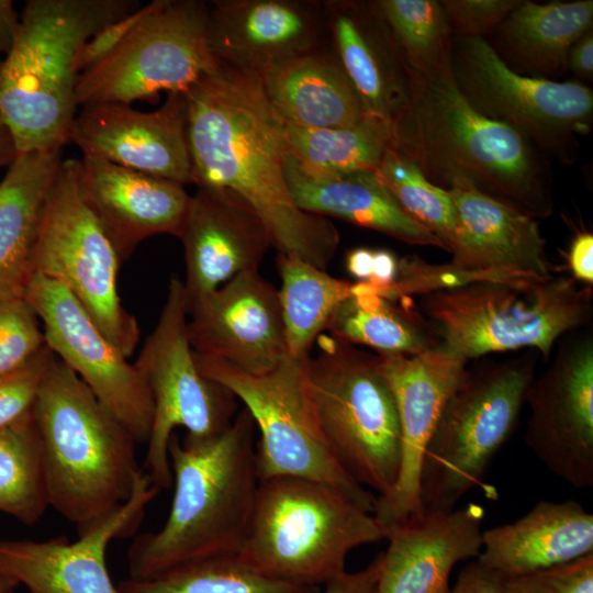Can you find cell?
Returning a JSON list of instances; mask_svg holds the SVG:
<instances>
[{
	"label": "cell",
	"instance_id": "obj_51",
	"mask_svg": "<svg viewBox=\"0 0 593 593\" xmlns=\"http://www.w3.org/2000/svg\"><path fill=\"white\" fill-rule=\"evenodd\" d=\"M16 155L18 152L13 137L0 119V167L10 165Z\"/></svg>",
	"mask_w": 593,
	"mask_h": 593
},
{
	"label": "cell",
	"instance_id": "obj_36",
	"mask_svg": "<svg viewBox=\"0 0 593 593\" xmlns=\"http://www.w3.org/2000/svg\"><path fill=\"white\" fill-rule=\"evenodd\" d=\"M48 508L32 410L0 430V512L35 524Z\"/></svg>",
	"mask_w": 593,
	"mask_h": 593
},
{
	"label": "cell",
	"instance_id": "obj_12",
	"mask_svg": "<svg viewBox=\"0 0 593 593\" xmlns=\"http://www.w3.org/2000/svg\"><path fill=\"white\" fill-rule=\"evenodd\" d=\"M209 2L154 0L149 12L105 58L80 74L77 107L131 104L161 91L184 92L217 68L208 40Z\"/></svg>",
	"mask_w": 593,
	"mask_h": 593
},
{
	"label": "cell",
	"instance_id": "obj_6",
	"mask_svg": "<svg viewBox=\"0 0 593 593\" xmlns=\"http://www.w3.org/2000/svg\"><path fill=\"white\" fill-rule=\"evenodd\" d=\"M385 539L373 514L329 484L294 477L259 481L238 557L253 570L317 588L344 573L348 553Z\"/></svg>",
	"mask_w": 593,
	"mask_h": 593
},
{
	"label": "cell",
	"instance_id": "obj_45",
	"mask_svg": "<svg viewBox=\"0 0 593 593\" xmlns=\"http://www.w3.org/2000/svg\"><path fill=\"white\" fill-rule=\"evenodd\" d=\"M379 569L380 555L363 569L345 571L326 583L323 593H374Z\"/></svg>",
	"mask_w": 593,
	"mask_h": 593
},
{
	"label": "cell",
	"instance_id": "obj_18",
	"mask_svg": "<svg viewBox=\"0 0 593 593\" xmlns=\"http://www.w3.org/2000/svg\"><path fill=\"white\" fill-rule=\"evenodd\" d=\"M193 351L249 374H265L288 355L279 290L258 270L235 276L187 309Z\"/></svg>",
	"mask_w": 593,
	"mask_h": 593
},
{
	"label": "cell",
	"instance_id": "obj_38",
	"mask_svg": "<svg viewBox=\"0 0 593 593\" xmlns=\"http://www.w3.org/2000/svg\"><path fill=\"white\" fill-rule=\"evenodd\" d=\"M374 172L402 209L437 236L450 253L457 215L449 192L430 182L411 158L391 145Z\"/></svg>",
	"mask_w": 593,
	"mask_h": 593
},
{
	"label": "cell",
	"instance_id": "obj_13",
	"mask_svg": "<svg viewBox=\"0 0 593 593\" xmlns=\"http://www.w3.org/2000/svg\"><path fill=\"white\" fill-rule=\"evenodd\" d=\"M187 323L183 282L172 277L157 324L135 362L154 403L145 467L158 489L172 484L168 446L176 427L186 428L193 438H211L223 433L236 416L235 395L201 373Z\"/></svg>",
	"mask_w": 593,
	"mask_h": 593
},
{
	"label": "cell",
	"instance_id": "obj_16",
	"mask_svg": "<svg viewBox=\"0 0 593 593\" xmlns=\"http://www.w3.org/2000/svg\"><path fill=\"white\" fill-rule=\"evenodd\" d=\"M550 363L530 382L525 443L555 475L577 489L593 485V333L564 335Z\"/></svg>",
	"mask_w": 593,
	"mask_h": 593
},
{
	"label": "cell",
	"instance_id": "obj_33",
	"mask_svg": "<svg viewBox=\"0 0 593 593\" xmlns=\"http://www.w3.org/2000/svg\"><path fill=\"white\" fill-rule=\"evenodd\" d=\"M277 264L288 355L305 359L339 304L350 295L354 283L296 256L278 253Z\"/></svg>",
	"mask_w": 593,
	"mask_h": 593
},
{
	"label": "cell",
	"instance_id": "obj_44",
	"mask_svg": "<svg viewBox=\"0 0 593 593\" xmlns=\"http://www.w3.org/2000/svg\"><path fill=\"white\" fill-rule=\"evenodd\" d=\"M450 593H506L504 579L478 560L463 568Z\"/></svg>",
	"mask_w": 593,
	"mask_h": 593
},
{
	"label": "cell",
	"instance_id": "obj_48",
	"mask_svg": "<svg viewBox=\"0 0 593 593\" xmlns=\"http://www.w3.org/2000/svg\"><path fill=\"white\" fill-rule=\"evenodd\" d=\"M399 273V260L388 249H373L371 277L368 283L374 290L391 287Z\"/></svg>",
	"mask_w": 593,
	"mask_h": 593
},
{
	"label": "cell",
	"instance_id": "obj_43",
	"mask_svg": "<svg viewBox=\"0 0 593 593\" xmlns=\"http://www.w3.org/2000/svg\"><path fill=\"white\" fill-rule=\"evenodd\" d=\"M150 8L152 2L97 31L79 52L77 61L79 74L88 70L114 51L149 12Z\"/></svg>",
	"mask_w": 593,
	"mask_h": 593
},
{
	"label": "cell",
	"instance_id": "obj_21",
	"mask_svg": "<svg viewBox=\"0 0 593 593\" xmlns=\"http://www.w3.org/2000/svg\"><path fill=\"white\" fill-rule=\"evenodd\" d=\"M184 251L186 309L235 276L258 270L273 247L265 222L238 193L197 188L178 235Z\"/></svg>",
	"mask_w": 593,
	"mask_h": 593
},
{
	"label": "cell",
	"instance_id": "obj_8",
	"mask_svg": "<svg viewBox=\"0 0 593 593\" xmlns=\"http://www.w3.org/2000/svg\"><path fill=\"white\" fill-rule=\"evenodd\" d=\"M534 351L465 370L424 452L418 484L424 516L452 511L481 484L513 432L536 376Z\"/></svg>",
	"mask_w": 593,
	"mask_h": 593
},
{
	"label": "cell",
	"instance_id": "obj_20",
	"mask_svg": "<svg viewBox=\"0 0 593 593\" xmlns=\"http://www.w3.org/2000/svg\"><path fill=\"white\" fill-rule=\"evenodd\" d=\"M83 156H94L181 184L192 183L183 92H170L157 110L124 103L82 107L70 132Z\"/></svg>",
	"mask_w": 593,
	"mask_h": 593
},
{
	"label": "cell",
	"instance_id": "obj_32",
	"mask_svg": "<svg viewBox=\"0 0 593 593\" xmlns=\"http://www.w3.org/2000/svg\"><path fill=\"white\" fill-rule=\"evenodd\" d=\"M331 334L377 354L416 355L440 345V338L417 306L407 299L391 300L365 282L353 284L350 295L335 311Z\"/></svg>",
	"mask_w": 593,
	"mask_h": 593
},
{
	"label": "cell",
	"instance_id": "obj_39",
	"mask_svg": "<svg viewBox=\"0 0 593 593\" xmlns=\"http://www.w3.org/2000/svg\"><path fill=\"white\" fill-rule=\"evenodd\" d=\"M45 345L38 317L25 299L0 301V374L22 367Z\"/></svg>",
	"mask_w": 593,
	"mask_h": 593
},
{
	"label": "cell",
	"instance_id": "obj_49",
	"mask_svg": "<svg viewBox=\"0 0 593 593\" xmlns=\"http://www.w3.org/2000/svg\"><path fill=\"white\" fill-rule=\"evenodd\" d=\"M20 27V18L11 0H0V54L10 52Z\"/></svg>",
	"mask_w": 593,
	"mask_h": 593
},
{
	"label": "cell",
	"instance_id": "obj_40",
	"mask_svg": "<svg viewBox=\"0 0 593 593\" xmlns=\"http://www.w3.org/2000/svg\"><path fill=\"white\" fill-rule=\"evenodd\" d=\"M53 357V351L45 345L22 367L0 374V430L16 423L32 410Z\"/></svg>",
	"mask_w": 593,
	"mask_h": 593
},
{
	"label": "cell",
	"instance_id": "obj_3",
	"mask_svg": "<svg viewBox=\"0 0 593 593\" xmlns=\"http://www.w3.org/2000/svg\"><path fill=\"white\" fill-rule=\"evenodd\" d=\"M255 428L244 407L217 436L180 439L172 434L168 456L175 490L169 514L159 530L132 541L128 578L147 579L187 562L240 552L260 481Z\"/></svg>",
	"mask_w": 593,
	"mask_h": 593
},
{
	"label": "cell",
	"instance_id": "obj_50",
	"mask_svg": "<svg viewBox=\"0 0 593 593\" xmlns=\"http://www.w3.org/2000/svg\"><path fill=\"white\" fill-rule=\"evenodd\" d=\"M373 249L358 247L346 256V268L358 282H368L371 277Z\"/></svg>",
	"mask_w": 593,
	"mask_h": 593
},
{
	"label": "cell",
	"instance_id": "obj_22",
	"mask_svg": "<svg viewBox=\"0 0 593 593\" xmlns=\"http://www.w3.org/2000/svg\"><path fill=\"white\" fill-rule=\"evenodd\" d=\"M208 40L223 65L260 75L328 44L321 1L209 2Z\"/></svg>",
	"mask_w": 593,
	"mask_h": 593
},
{
	"label": "cell",
	"instance_id": "obj_29",
	"mask_svg": "<svg viewBox=\"0 0 593 593\" xmlns=\"http://www.w3.org/2000/svg\"><path fill=\"white\" fill-rule=\"evenodd\" d=\"M258 77L268 102L286 123L337 128L367 116L329 44L277 64Z\"/></svg>",
	"mask_w": 593,
	"mask_h": 593
},
{
	"label": "cell",
	"instance_id": "obj_47",
	"mask_svg": "<svg viewBox=\"0 0 593 593\" xmlns=\"http://www.w3.org/2000/svg\"><path fill=\"white\" fill-rule=\"evenodd\" d=\"M567 69L582 80H591L593 77V31L589 30L579 37L571 46Z\"/></svg>",
	"mask_w": 593,
	"mask_h": 593
},
{
	"label": "cell",
	"instance_id": "obj_28",
	"mask_svg": "<svg viewBox=\"0 0 593 593\" xmlns=\"http://www.w3.org/2000/svg\"><path fill=\"white\" fill-rule=\"evenodd\" d=\"M284 176L295 204L304 212L334 216L370 228L409 245H445L413 220L380 182L374 171L311 176L286 153Z\"/></svg>",
	"mask_w": 593,
	"mask_h": 593
},
{
	"label": "cell",
	"instance_id": "obj_52",
	"mask_svg": "<svg viewBox=\"0 0 593 593\" xmlns=\"http://www.w3.org/2000/svg\"><path fill=\"white\" fill-rule=\"evenodd\" d=\"M18 586L13 578L0 570V593H14Z\"/></svg>",
	"mask_w": 593,
	"mask_h": 593
},
{
	"label": "cell",
	"instance_id": "obj_27",
	"mask_svg": "<svg viewBox=\"0 0 593 593\" xmlns=\"http://www.w3.org/2000/svg\"><path fill=\"white\" fill-rule=\"evenodd\" d=\"M593 553V515L580 503L540 501L513 523L482 532L477 560L502 579Z\"/></svg>",
	"mask_w": 593,
	"mask_h": 593
},
{
	"label": "cell",
	"instance_id": "obj_37",
	"mask_svg": "<svg viewBox=\"0 0 593 593\" xmlns=\"http://www.w3.org/2000/svg\"><path fill=\"white\" fill-rule=\"evenodd\" d=\"M372 2L410 69L430 74L449 59L452 33L440 1Z\"/></svg>",
	"mask_w": 593,
	"mask_h": 593
},
{
	"label": "cell",
	"instance_id": "obj_2",
	"mask_svg": "<svg viewBox=\"0 0 593 593\" xmlns=\"http://www.w3.org/2000/svg\"><path fill=\"white\" fill-rule=\"evenodd\" d=\"M390 133L391 146L445 190L467 181L536 220L553 212L545 154L469 102L456 83L450 57L430 74L410 69L409 98L391 121Z\"/></svg>",
	"mask_w": 593,
	"mask_h": 593
},
{
	"label": "cell",
	"instance_id": "obj_7",
	"mask_svg": "<svg viewBox=\"0 0 593 593\" xmlns=\"http://www.w3.org/2000/svg\"><path fill=\"white\" fill-rule=\"evenodd\" d=\"M440 345L469 361L529 348L548 361L558 342L589 325L592 287L572 277L486 280L418 296Z\"/></svg>",
	"mask_w": 593,
	"mask_h": 593
},
{
	"label": "cell",
	"instance_id": "obj_35",
	"mask_svg": "<svg viewBox=\"0 0 593 593\" xmlns=\"http://www.w3.org/2000/svg\"><path fill=\"white\" fill-rule=\"evenodd\" d=\"M121 593H318L258 573L238 555L220 556L177 566L152 578H127Z\"/></svg>",
	"mask_w": 593,
	"mask_h": 593
},
{
	"label": "cell",
	"instance_id": "obj_31",
	"mask_svg": "<svg viewBox=\"0 0 593 593\" xmlns=\"http://www.w3.org/2000/svg\"><path fill=\"white\" fill-rule=\"evenodd\" d=\"M593 1H521L497 31L495 49L515 71L550 79L567 70L574 42L592 30Z\"/></svg>",
	"mask_w": 593,
	"mask_h": 593
},
{
	"label": "cell",
	"instance_id": "obj_53",
	"mask_svg": "<svg viewBox=\"0 0 593 593\" xmlns=\"http://www.w3.org/2000/svg\"><path fill=\"white\" fill-rule=\"evenodd\" d=\"M1 63H2V60L0 59V69H1Z\"/></svg>",
	"mask_w": 593,
	"mask_h": 593
},
{
	"label": "cell",
	"instance_id": "obj_46",
	"mask_svg": "<svg viewBox=\"0 0 593 593\" xmlns=\"http://www.w3.org/2000/svg\"><path fill=\"white\" fill-rule=\"evenodd\" d=\"M568 264L572 278L578 282L593 284V235L589 232L578 233L568 250Z\"/></svg>",
	"mask_w": 593,
	"mask_h": 593
},
{
	"label": "cell",
	"instance_id": "obj_25",
	"mask_svg": "<svg viewBox=\"0 0 593 593\" xmlns=\"http://www.w3.org/2000/svg\"><path fill=\"white\" fill-rule=\"evenodd\" d=\"M328 44L367 115L388 123L410 93V68L372 1H321Z\"/></svg>",
	"mask_w": 593,
	"mask_h": 593
},
{
	"label": "cell",
	"instance_id": "obj_10",
	"mask_svg": "<svg viewBox=\"0 0 593 593\" xmlns=\"http://www.w3.org/2000/svg\"><path fill=\"white\" fill-rule=\"evenodd\" d=\"M194 358L201 373L242 401L260 433L259 479L294 477L337 488L373 513L376 495L338 463L321 429L306 374V359L287 356L265 374H249L212 358Z\"/></svg>",
	"mask_w": 593,
	"mask_h": 593
},
{
	"label": "cell",
	"instance_id": "obj_24",
	"mask_svg": "<svg viewBox=\"0 0 593 593\" xmlns=\"http://www.w3.org/2000/svg\"><path fill=\"white\" fill-rule=\"evenodd\" d=\"M79 175L85 197L122 262L152 236L178 237L191 199L183 184L94 156H82Z\"/></svg>",
	"mask_w": 593,
	"mask_h": 593
},
{
	"label": "cell",
	"instance_id": "obj_15",
	"mask_svg": "<svg viewBox=\"0 0 593 593\" xmlns=\"http://www.w3.org/2000/svg\"><path fill=\"white\" fill-rule=\"evenodd\" d=\"M45 344L127 428L147 443L154 417L148 385L135 366L100 331L61 283L33 273L25 292Z\"/></svg>",
	"mask_w": 593,
	"mask_h": 593
},
{
	"label": "cell",
	"instance_id": "obj_19",
	"mask_svg": "<svg viewBox=\"0 0 593 593\" xmlns=\"http://www.w3.org/2000/svg\"><path fill=\"white\" fill-rule=\"evenodd\" d=\"M158 491L141 470L130 499L76 541L0 539V570L29 593H121L107 568L108 547L137 530Z\"/></svg>",
	"mask_w": 593,
	"mask_h": 593
},
{
	"label": "cell",
	"instance_id": "obj_17",
	"mask_svg": "<svg viewBox=\"0 0 593 593\" xmlns=\"http://www.w3.org/2000/svg\"><path fill=\"white\" fill-rule=\"evenodd\" d=\"M398 409L401 459L396 481L376 496L373 516L387 534L424 517L419 474L427 444L467 363L441 345L416 355L378 354Z\"/></svg>",
	"mask_w": 593,
	"mask_h": 593
},
{
	"label": "cell",
	"instance_id": "obj_30",
	"mask_svg": "<svg viewBox=\"0 0 593 593\" xmlns=\"http://www.w3.org/2000/svg\"><path fill=\"white\" fill-rule=\"evenodd\" d=\"M61 161V150L18 154L0 181V301L25 298L42 215Z\"/></svg>",
	"mask_w": 593,
	"mask_h": 593
},
{
	"label": "cell",
	"instance_id": "obj_11",
	"mask_svg": "<svg viewBox=\"0 0 593 593\" xmlns=\"http://www.w3.org/2000/svg\"><path fill=\"white\" fill-rule=\"evenodd\" d=\"M121 265L85 197L79 160H63L42 215L33 271L65 286L104 336L128 358L138 345L141 329L119 294Z\"/></svg>",
	"mask_w": 593,
	"mask_h": 593
},
{
	"label": "cell",
	"instance_id": "obj_23",
	"mask_svg": "<svg viewBox=\"0 0 593 593\" xmlns=\"http://www.w3.org/2000/svg\"><path fill=\"white\" fill-rule=\"evenodd\" d=\"M447 191L457 215L452 265L496 280L553 275L536 219L467 181H457Z\"/></svg>",
	"mask_w": 593,
	"mask_h": 593
},
{
	"label": "cell",
	"instance_id": "obj_9",
	"mask_svg": "<svg viewBox=\"0 0 593 593\" xmlns=\"http://www.w3.org/2000/svg\"><path fill=\"white\" fill-rule=\"evenodd\" d=\"M306 374L323 435L340 467L376 496L393 488L401 459V432L392 389L378 354L333 335H320Z\"/></svg>",
	"mask_w": 593,
	"mask_h": 593
},
{
	"label": "cell",
	"instance_id": "obj_4",
	"mask_svg": "<svg viewBox=\"0 0 593 593\" xmlns=\"http://www.w3.org/2000/svg\"><path fill=\"white\" fill-rule=\"evenodd\" d=\"M32 413L48 507L85 535L130 499L138 443L55 355Z\"/></svg>",
	"mask_w": 593,
	"mask_h": 593
},
{
	"label": "cell",
	"instance_id": "obj_1",
	"mask_svg": "<svg viewBox=\"0 0 593 593\" xmlns=\"http://www.w3.org/2000/svg\"><path fill=\"white\" fill-rule=\"evenodd\" d=\"M183 93L192 183L235 191L265 222L278 253L325 270L339 233L295 204L283 169L282 121L258 75L219 64Z\"/></svg>",
	"mask_w": 593,
	"mask_h": 593
},
{
	"label": "cell",
	"instance_id": "obj_5",
	"mask_svg": "<svg viewBox=\"0 0 593 593\" xmlns=\"http://www.w3.org/2000/svg\"><path fill=\"white\" fill-rule=\"evenodd\" d=\"M139 8L134 0H30L0 69V119L18 154L60 152L77 115L78 55L101 27Z\"/></svg>",
	"mask_w": 593,
	"mask_h": 593
},
{
	"label": "cell",
	"instance_id": "obj_42",
	"mask_svg": "<svg viewBox=\"0 0 593 593\" xmlns=\"http://www.w3.org/2000/svg\"><path fill=\"white\" fill-rule=\"evenodd\" d=\"M440 3L452 36L483 37L495 31L521 0H443Z\"/></svg>",
	"mask_w": 593,
	"mask_h": 593
},
{
	"label": "cell",
	"instance_id": "obj_34",
	"mask_svg": "<svg viewBox=\"0 0 593 593\" xmlns=\"http://www.w3.org/2000/svg\"><path fill=\"white\" fill-rule=\"evenodd\" d=\"M282 132L288 153L311 176L374 171L391 145L390 123L370 115L337 128H305L282 121Z\"/></svg>",
	"mask_w": 593,
	"mask_h": 593
},
{
	"label": "cell",
	"instance_id": "obj_41",
	"mask_svg": "<svg viewBox=\"0 0 593 593\" xmlns=\"http://www.w3.org/2000/svg\"><path fill=\"white\" fill-rule=\"evenodd\" d=\"M506 593H593V553L569 563L504 580Z\"/></svg>",
	"mask_w": 593,
	"mask_h": 593
},
{
	"label": "cell",
	"instance_id": "obj_26",
	"mask_svg": "<svg viewBox=\"0 0 593 593\" xmlns=\"http://www.w3.org/2000/svg\"><path fill=\"white\" fill-rule=\"evenodd\" d=\"M484 513L468 503L391 529L374 593H450L454 567L480 553Z\"/></svg>",
	"mask_w": 593,
	"mask_h": 593
},
{
	"label": "cell",
	"instance_id": "obj_14",
	"mask_svg": "<svg viewBox=\"0 0 593 593\" xmlns=\"http://www.w3.org/2000/svg\"><path fill=\"white\" fill-rule=\"evenodd\" d=\"M450 65L457 86L478 111L512 126L544 154L570 161L578 136L591 130L593 92L588 86L522 75L484 37L452 36Z\"/></svg>",
	"mask_w": 593,
	"mask_h": 593
}]
</instances>
